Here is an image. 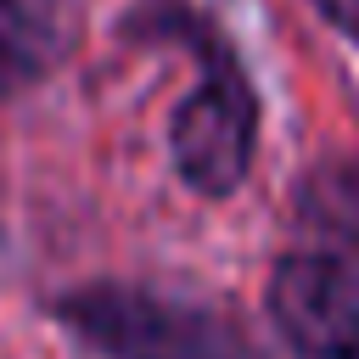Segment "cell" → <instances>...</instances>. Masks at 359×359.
<instances>
[{
    "mask_svg": "<svg viewBox=\"0 0 359 359\" xmlns=\"http://www.w3.org/2000/svg\"><path fill=\"white\" fill-rule=\"evenodd\" d=\"M56 56V28L39 0H0V95L34 84Z\"/></svg>",
    "mask_w": 359,
    "mask_h": 359,
    "instance_id": "obj_5",
    "label": "cell"
},
{
    "mask_svg": "<svg viewBox=\"0 0 359 359\" xmlns=\"http://www.w3.org/2000/svg\"><path fill=\"white\" fill-rule=\"evenodd\" d=\"M275 331L309 359H359V252H286L264 286Z\"/></svg>",
    "mask_w": 359,
    "mask_h": 359,
    "instance_id": "obj_3",
    "label": "cell"
},
{
    "mask_svg": "<svg viewBox=\"0 0 359 359\" xmlns=\"http://www.w3.org/2000/svg\"><path fill=\"white\" fill-rule=\"evenodd\" d=\"M135 28L185 39V50L196 56V84L168 112V157L191 191L230 196L258 157V90L247 67L236 62L230 39L185 0H146Z\"/></svg>",
    "mask_w": 359,
    "mask_h": 359,
    "instance_id": "obj_1",
    "label": "cell"
},
{
    "mask_svg": "<svg viewBox=\"0 0 359 359\" xmlns=\"http://www.w3.org/2000/svg\"><path fill=\"white\" fill-rule=\"evenodd\" d=\"M314 11H320L337 34H348V39L359 45V0H314Z\"/></svg>",
    "mask_w": 359,
    "mask_h": 359,
    "instance_id": "obj_6",
    "label": "cell"
},
{
    "mask_svg": "<svg viewBox=\"0 0 359 359\" xmlns=\"http://www.w3.org/2000/svg\"><path fill=\"white\" fill-rule=\"evenodd\" d=\"M297 224L325 236L331 247H353L359 252V157L325 163L303 180L297 191Z\"/></svg>",
    "mask_w": 359,
    "mask_h": 359,
    "instance_id": "obj_4",
    "label": "cell"
},
{
    "mask_svg": "<svg viewBox=\"0 0 359 359\" xmlns=\"http://www.w3.org/2000/svg\"><path fill=\"white\" fill-rule=\"evenodd\" d=\"M56 320L107 359H252V342L219 309L146 286H79L56 303Z\"/></svg>",
    "mask_w": 359,
    "mask_h": 359,
    "instance_id": "obj_2",
    "label": "cell"
}]
</instances>
